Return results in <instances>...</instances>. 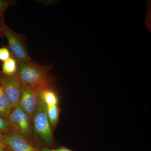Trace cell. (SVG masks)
<instances>
[{
    "mask_svg": "<svg viewBox=\"0 0 151 151\" xmlns=\"http://www.w3.org/2000/svg\"><path fill=\"white\" fill-rule=\"evenodd\" d=\"M16 74L22 83L37 91L54 82L47 68L32 60L17 62Z\"/></svg>",
    "mask_w": 151,
    "mask_h": 151,
    "instance_id": "cell-1",
    "label": "cell"
},
{
    "mask_svg": "<svg viewBox=\"0 0 151 151\" xmlns=\"http://www.w3.org/2000/svg\"><path fill=\"white\" fill-rule=\"evenodd\" d=\"M46 108V105L40 98L32 122L34 139L40 150L44 147L51 148L55 146L53 131L47 118Z\"/></svg>",
    "mask_w": 151,
    "mask_h": 151,
    "instance_id": "cell-2",
    "label": "cell"
},
{
    "mask_svg": "<svg viewBox=\"0 0 151 151\" xmlns=\"http://www.w3.org/2000/svg\"><path fill=\"white\" fill-rule=\"evenodd\" d=\"M0 32L8 41L7 48L12 56L19 62L32 60L27 50L24 36L14 31L6 24L4 19H0Z\"/></svg>",
    "mask_w": 151,
    "mask_h": 151,
    "instance_id": "cell-3",
    "label": "cell"
},
{
    "mask_svg": "<svg viewBox=\"0 0 151 151\" xmlns=\"http://www.w3.org/2000/svg\"><path fill=\"white\" fill-rule=\"evenodd\" d=\"M7 119L14 129L19 131L33 145L39 148L34 139L31 122L27 114L19 106H17L13 108Z\"/></svg>",
    "mask_w": 151,
    "mask_h": 151,
    "instance_id": "cell-4",
    "label": "cell"
},
{
    "mask_svg": "<svg viewBox=\"0 0 151 151\" xmlns=\"http://www.w3.org/2000/svg\"><path fill=\"white\" fill-rule=\"evenodd\" d=\"M0 139L12 151H41L16 129L0 132Z\"/></svg>",
    "mask_w": 151,
    "mask_h": 151,
    "instance_id": "cell-5",
    "label": "cell"
},
{
    "mask_svg": "<svg viewBox=\"0 0 151 151\" xmlns=\"http://www.w3.org/2000/svg\"><path fill=\"white\" fill-rule=\"evenodd\" d=\"M0 84L2 91L10 102L12 108L18 106L22 84L16 73L7 75L0 70Z\"/></svg>",
    "mask_w": 151,
    "mask_h": 151,
    "instance_id": "cell-6",
    "label": "cell"
},
{
    "mask_svg": "<svg viewBox=\"0 0 151 151\" xmlns=\"http://www.w3.org/2000/svg\"><path fill=\"white\" fill-rule=\"evenodd\" d=\"M21 84V92L18 106L27 114L32 123L38 107L40 97L37 91L30 88L22 82Z\"/></svg>",
    "mask_w": 151,
    "mask_h": 151,
    "instance_id": "cell-7",
    "label": "cell"
},
{
    "mask_svg": "<svg viewBox=\"0 0 151 151\" xmlns=\"http://www.w3.org/2000/svg\"><path fill=\"white\" fill-rule=\"evenodd\" d=\"M37 92L41 100L46 106H52L58 104L59 99L54 85L43 87Z\"/></svg>",
    "mask_w": 151,
    "mask_h": 151,
    "instance_id": "cell-8",
    "label": "cell"
},
{
    "mask_svg": "<svg viewBox=\"0 0 151 151\" xmlns=\"http://www.w3.org/2000/svg\"><path fill=\"white\" fill-rule=\"evenodd\" d=\"M46 111L49 122L53 132L58 123L60 108L58 105L47 106Z\"/></svg>",
    "mask_w": 151,
    "mask_h": 151,
    "instance_id": "cell-9",
    "label": "cell"
},
{
    "mask_svg": "<svg viewBox=\"0 0 151 151\" xmlns=\"http://www.w3.org/2000/svg\"><path fill=\"white\" fill-rule=\"evenodd\" d=\"M9 99L3 92L0 95V117L7 119L12 110Z\"/></svg>",
    "mask_w": 151,
    "mask_h": 151,
    "instance_id": "cell-10",
    "label": "cell"
},
{
    "mask_svg": "<svg viewBox=\"0 0 151 151\" xmlns=\"http://www.w3.org/2000/svg\"><path fill=\"white\" fill-rule=\"evenodd\" d=\"M17 61L13 57L10 58L3 63L2 72L7 75L16 74L17 70Z\"/></svg>",
    "mask_w": 151,
    "mask_h": 151,
    "instance_id": "cell-11",
    "label": "cell"
},
{
    "mask_svg": "<svg viewBox=\"0 0 151 151\" xmlns=\"http://www.w3.org/2000/svg\"><path fill=\"white\" fill-rule=\"evenodd\" d=\"M16 1H14L0 0V19H4L5 12L9 7L15 4Z\"/></svg>",
    "mask_w": 151,
    "mask_h": 151,
    "instance_id": "cell-12",
    "label": "cell"
},
{
    "mask_svg": "<svg viewBox=\"0 0 151 151\" xmlns=\"http://www.w3.org/2000/svg\"><path fill=\"white\" fill-rule=\"evenodd\" d=\"M14 129H15L11 125L7 119L0 117V132H6Z\"/></svg>",
    "mask_w": 151,
    "mask_h": 151,
    "instance_id": "cell-13",
    "label": "cell"
},
{
    "mask_svg": "<svg viewBox=\"0 0 151 151\" xmlns=\"http://www.w3.org/2000/svg\"><path fill=\"white\" fill-rule=\"evenodd\" d=\"M12 56L10 50L7 47H0V60L4 62Z\"/></svg>",
    "mask_w": 151,
    "mask_h": 151,
    "instance_id": "cell-14",
    "label": "cell"
},
{
    "mask_svg": "<svg viewBox=\"0 0 151 151\" xmlns=\"http://www.w3.org/2000/svg\"><path fill=\"white\" fill-rule=\"evenodd\" d=\"M7 147L1 139H0V151H7Z\"/></svg>",
    "mask_w": 151,
    "mask_h": 151,
    "instance_id": "cell-15",
    "label": "cell"
},
{
    "mask_svg": "<svg viewBox=\"0 0 151 151\" xmlns=\"http://www.w3.org/2000/svg\"><path fill=\"white\" fill-rule=\"evenodd\" d=\"M58 151H72L70 149L65 147H61L59 148H58Z\"/></svg>",
    "mask_w": 151,
    "mask_h": 151,
    "instance_id": "cell-16",
    "label": "cell"
},
{
    "mask_svg": "<svg viewBox=\"0 0 151 151\" xmlns=\"http://www.w3.org/2000/svg\"><path fill=\"white\" fill-rule=\"evenodd\" d=\"M2 92V91L1 88V86H0V95L1 94Z\"/></svg>",
    "mask_w": 151,
    "mask_h": 151,
    "instance_id": "cell-17",
    "label": "cell"
},
{
    "mask_svg": "<svg viewBox=\"0 0 151 151\" xmlns=\"http://www.w3.org/2000/svg\"><path fill=\"white\" fill-rule=\"evenodd\" d=\"M4 36V35H3L1 33V32H0V37H3Z\"/></svg>",
    "mask_w": 151,
    "mask_h": 151,
    "instance_id": "cell-18",
    "label": "cell"
},
{
    "mask_svg": "<svg viewBox=\"0 0 151 151\" xmlns=\"http://www.w3.org/2000/svg\"><path fill=\"white\" fill-rule=\"evenodd\" d=\"M7 151H12L10 150L9 149H8Z\"/></svg>",
    "mask_w": 151,
    "mask_h": 151,
    "instance_id": "cell-19",
    "label": "cell"
}]
</instances>
